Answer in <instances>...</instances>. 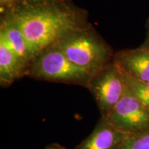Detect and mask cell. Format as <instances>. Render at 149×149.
<instances>
[{
    "label": "cell",
    "mask_w": 149,
    "mask_h": 149,
    "mask_svg": "<svg viewBox=\"0 0 149 149\" xmlns=\"http://www.w3.org/2000/svg\"><path fill=\"white\" fill-rule=\"evenodd\" d=\"M45 149H65L58 144H51L48 146Z\"/></svg>",
    "instance_id": "15"
},
{
    "label": "cell",
    "mask_w": 149,
    "mask_h": 149,
    "mask_svg": "<svg viewBox=\"0 0 149 149\" xmlns=\"http://www.w3.org/2000/svg\"><path fill=\"white\" fill-rule=\"evenodd\" d=\"M21 0H0L1 15L8 13L19 4Z\"/></svg>",
    "instance_id": "12"
},
{
    "label": "cell",
    "mask_w": 149,
    "mask_h": 149,
    "mask_svg": "<svg viewBox=\"0 0 149 149\" xmlns=\"http://www.w3.org/2000/svg\"><path fill=\"white\" fill-rule=\"evenodd\" d=\"M59 1V0H21L19 5H32L39 4V3H44L53 1ZM18 5V6H19Z\"/></svg>",
    "instance_id": "13"
},
{
    "label": "cell",
    "mask_w": 149,
    "mask_h": 149,
    "mask_svg": "<svg viewBox=\"0 0 149 149\" xmlns=\"http://www.w3.org/2000/svg\"><path fill=\"white\" fill-rule=\"evenodd\" d=\"M104 119L128 135L149 130V110L127 88L110 115Z\"/></svg>",
    "instance_id": "5"
},
{
    "label": "cell",
    "mask_w": 149,
    "mask_h": 149,
    "mask_svg": "<svg viewBox=\"0 0 149 149\" xmlns=\"http://www.w3.org/2000/svg\"><path fill=\"white\" fill-rule=\"evenodd\" d=\"M55 44L73 64L92 75L113 61L111 46L91 24L68 33Z\"/></svg>",
    "instance_id": "2"
},
{
    "label": "cell",
    "mask_w": 149,
    "mask_h": 149,
    "mask_svg": "<svg viewBox=\"0 0 149 149\" xmlns=\"http://www.w3.org/2000/svg\"><path fill=\"white\" fill-rule=\"evenodd\" d=\"M0 37L15 53L31 64L35 57L21 28L8 14L1 15Z\"/></svg>",
    "instance_id": "9"
},
{
    "label": "cell",
    "mask_w": 149,
    "mask_h": 149,
    "mask_svg": "<svg viewBox=\"0 0 149 149\" xmlns=\"http://www.w3.org/2000/svg\"><path fill=\"white\" fill-rule=\"evenodd\" d=\"M126 88L124 74L113 61L93 74L88 89L95 100L101 117L109 116Z\"/></svg>",
    "instance_id": "4"
},
{
    "label": "cell",
    "mask_w": 149,
    "mask_h": 149,
    "mask_svg": "<svg viewBox=\"0 0 149 149\" xmlns=\"http://www.w3.org/2000/svg\"><path fill=\"white\" fill-rule=\"evenodd\" d=\"M129 135L101 117L92 133L74 149H120Z\"/></svg>",
    "instance_id": "7"
},
{
    "label": "cell",
    "mask_w": 149,
    "mask_h": 149,
    "mask_svg": "<svg viewBox=\"0 0 149 149\" xmlns=\"http://www.w3.org/2000/svg\"><path fill=\"white\" fill-rule=\"evenodd\" d=\"M144 47L149 48V19L146 23V37L144 44L142 45Z\"/></svg>",
    "instance_id": "14"
},
{
    "label": "cell",
    "mask_w": 149,
    "mask_h": 149,
    "mask_svg": "<svg viewBox=\"0 0 149 149\" xmlns=\"http://www.w3.org/2000/svg\"><path fill=\"white\" fill-rule=\"evenodd\" d=\"M92 74L69 60L55 44L41 51L31 63L28 77L88 88Z\"/></svg>",
    "instance_id": "3"
},
{
    "label": "cell",
    "mask_w": 149,
    "mask_h": 149,
    "mask_svg": "<svg viewBox=\"0 0 149 149\" xmlns=\"http://www.w3.org/2000/svg\"><path fill=\"white\" fill-rule=\"evenodd\" d=\"M124 77L128 90L149 110V81H139L125 74Z\"/></svg>",
    "instance_id": "10"
},
{
    "label": "cell",
    "mask_w": 149,
    "mask_h": 149,
    "mask_svg": "<svg viewBox=\"0 0 149 149\" xmlns=\"http://www.w3.org/2000/svg\"><path fill=\"white\" fill-rule=\"evenodd\" d=\"M113 61L124 74L141 81H149V48L141 46L114 54Z\"/></svg>",
    "instance_id": "6"
},
{
    "label": "cell",
    "mask_w": 149,
    "mask_h": 149,
    "mask_svg": "<svg viewBox=\"0 0 149 149\" xmlns=\"http://www.w3.org/2000/svg\"><path fill=\"white\" fill-rule=\"evenodd\" d=\"M31 64L19 57L0 37V85L6 88L29 75Z\"/></svg>",
    "instance_id": "8"
},
{
    "label": "cell",
    "mask_w": 149,
    "mask_h": 149,
    "mask_svg": "<svg viewBox=\"0 0 149 149\" xmlns=\"http://www.w3.org/2000/svg\"><path fill=\"white\" fill-rule=\"evenodd\" d=\"M120 149H149V130L130 135L124 140Z\"/></svg>",
    "instance_id": "11"
},
{
    "label": "cell",
    "mask_w": 149,
    "mask_h": 149,
    "mask_svg": "<svg viewBox=\"0 0 149 149\" xmlns=\"http://www.w3.org/2000/svg\"><path fill=\"white\" fill-rule=\"evenodd\" d=\"M6 14L10 15L21 28L35 58L68 33L91 25L87 11L69 0L19 5Z\"/></svg>",
    "instance_id": "1"
}]
</instances>
